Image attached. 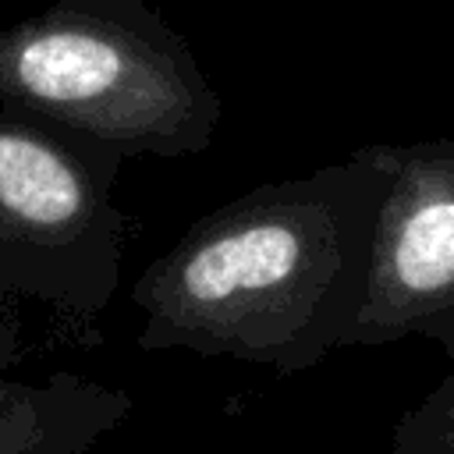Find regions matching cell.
I'll return each instance as SVG.
<instances>
[{"instance_id": "6da1fadb", "label": "cell", "mask_w": 454, "mask_h": 454, "mask_svg": "<svg viewBox=\"0 0 454 454\" xmlns=\"http://www.w3.org/2000/svg\"><path fill=\"white\" fill-rule=\"evenodd\" d=\"M387 170L376 142L199 216L131 287L142 351L305 372L348 348Z\"/></svg>"}, {"instance_id": "7a4b0ae2", "label": "cell", "mask_w": 454, "mask_h": 454, "mask_svg": "<svg viewBox=\"0 0 454 454\" xmlns=\"http://www.w3.org/2000/svg\"><path fill=\"white\" fill-rule=\"evenodd\" d=\"M0 110L121 160H184L213 145L223 99L149 0H53L0 25Z\"/></svg>"}, {"instance_id": "3957f363", "label": "cell", "mask_w": 454, "mask_h": 454, "mask_svg": "<svg viewBox=\"0 0 454 454\" xmlns=\"http://www.w3.org/2000/svg\"><path fill=\"white\" fill-rule=\"evenodd\" d=\"M121 163L110 149L0 110V358L18 301L67 319H92L114 301L124 262Z\"/></svg>"}, {"instance_id": "277c9868", "label": "cell", "mask_w": 454, "mask_h": 454, "mask_svg": "<svg viewBox=\"0 0 454 454\" xmlns=\"http://www.w3.org/2000/svg\"><path fill=\"white\" fill-rule=\"evenodd\" d=\"M387 192L372 234L369 291L348 348L429 337L454 316V128L376 142Z\"/></svg>"}, {"instance_id": "5b68a950", "label": "cell", "mask_w": 454, "mask_h": 454, "mask_svg": "<svg viewBox=\"0 0 454 454\" xmlns=\"http://www.w3.org/2000/svg\"><path fill=\"white\" fill-rule=\"evenodd\" d=\"M131 408L128 390L78 372L0 380V454H89Z\"/></svg>"}, {"instance_id": "8992f818", "label": "cell", "mask_w": 454, "mask_h": 454, "mask_svg": "<svg viewBox=\"0 0 454 454\" xmlns=\"http://www.w3.org/2000/svg\"><path fill=\"white\" fill-rule=\"evenodd\" d=\"M429 340L443 344L447 372L404 408L390 433V454H454V316L433 326Z\"/></svg>"}, {"instance_id": "52a82bcc", "label": "cell", "mask_w": 454, "mask_h": 454, "mask_svg": "<svg viewBox=\"0 0 454 454\" xmlns=\"http://www.w3.org/2000/svg\"><path fill=\"white\" fill-rule=\"evenodd\" d=\"M447 4H450V7H454V0H447Z\"/></svg>"}]
</instances>
